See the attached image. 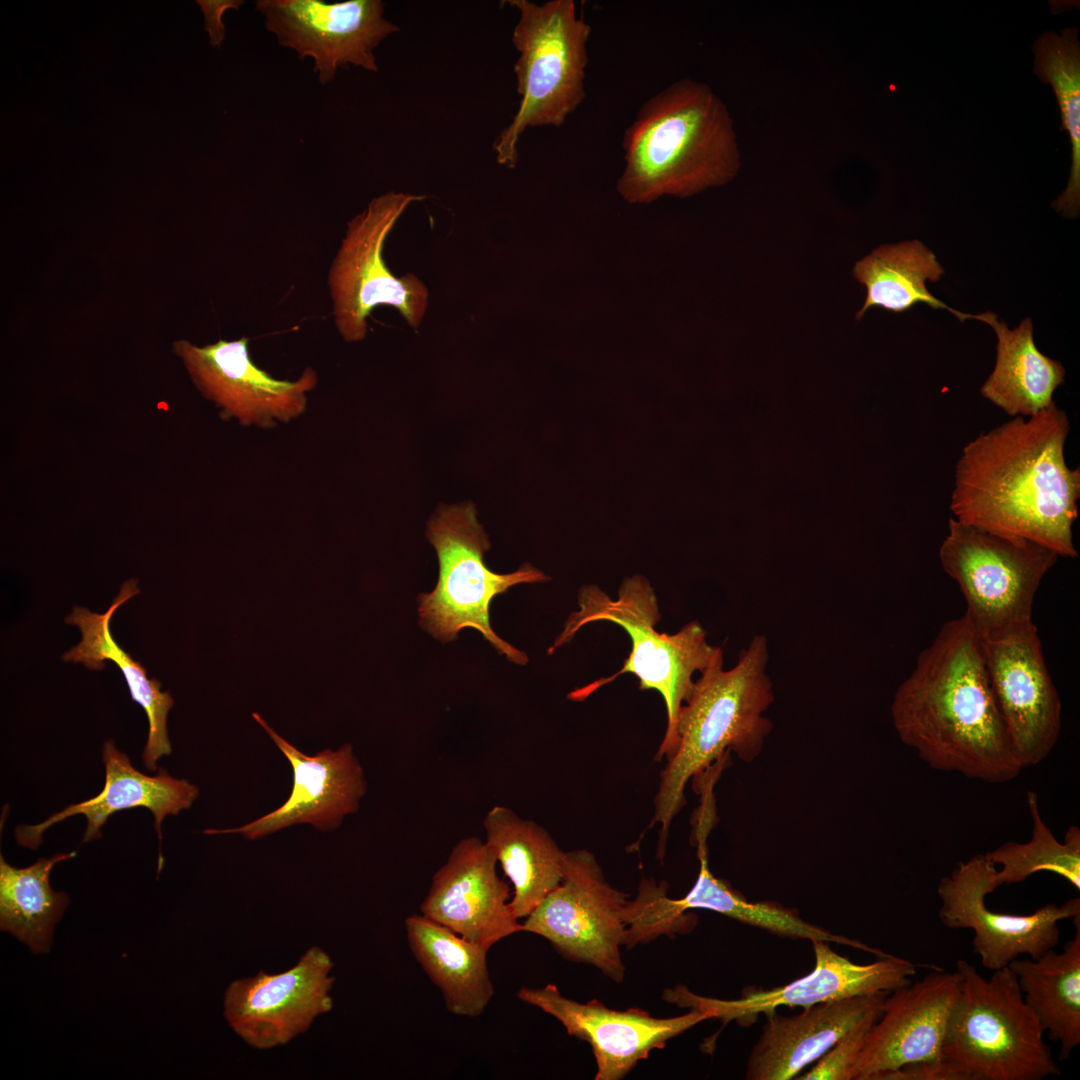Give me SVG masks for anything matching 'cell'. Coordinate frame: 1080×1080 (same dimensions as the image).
Returning a JSON list of instances; mask_svg holds the SVG:
<instances>
[{
    "label": "cell",
    "instance_id": "obj_34",
    "mask_svg": "<svg viewBox=\"0 0 1080 1080\" xmlns=\"http://www.w3.org/2000/svg\"><path fill=\"white\" fill-rule=\"evenodd\" d=\"M881 1004L870 1010L817 1063L797 1080H851V1071L867 1033L881 1015Z\"/></svg>",
    "mask_w": 1080,
    "mask_h": 1080
},
{
    "label": "cell",
    "instance_id": "obj_3",
    "mask_svg": "<svg viewBox=\"0 0 1080 1080\" xmlns=\"http://www.w3.org/2000/svg\"><path fill=\"white\" fill-rule=\"evenodd\" d=\"M617 191L632 204L690 197L731 181L740 168L733 121L705 83L678 80L647 99L622 139Z\"/></svg>",
    "mask_w": 1080,
    "mask_h": 1080
},
{
    "label": "cell",
    "instance_id": "obj_11",
    "mask_svg": "<svg viewBox=\"0 0 1080 1080\" xmlns=\"http://www.w3.org/2000/svg\"><path fill=\"white\" fill-rule=\"evenodd\" d=\"M628 901V894L605 879L591 852L572 850L566 852L562 882L526 917L522 929L548 940L566 959L593 965L621 982Z\"/></svg>",
    "mask_w": 1080,
    "mask_h": 1080
},
{
    "label": "cell",
    "instance_id": "obj_13",
    "mask_svg": "<svg viewBox=\"0 0 1080 1080\" xmlns=\"http://www.w3.org/2000/svg\"><path fill=\"white\" fill-rule=\"evenodd\" d=\"M995 870L985 854L975 855L959 862L937 885L939 920L951 929L973 930V952L992 971L1021 955L1037 959L1054 949L1060 937L1058 922L1080 916L1079 898L1049 903L1026 915L990 910L986 897L997 889Z\"/></svg>",
    "mask_w": 1080,
    "mask_h": 1080
},
{
    "label": "cell",
    "instance_id": "obj_2",
    "mask_svg": "<svg viewBox=\"0 0 1080 1080\" xmlns=\"http://www.w3.org/2000/svg\"><path fill=\"white\" fill-rule=\"evenodd\" d=\"M891 716L899 739L934 770L992 784L1023 770L991 690L981 635L965 612L920 652Z\"/></svg>",
    "mask_w": 1080,
    "mask_h": 1080
},
{
    "label": "cell",
    "instance_id": "obj_1",
    "mask_svg": "<svg viewBox=\"0 0 1080 1080\" xmlns=\"http://www.w3.org/2000/svg\"><path fill=\"white\" fill-rule=\"evenodd\" d=\"M1067 413L1055 402L975 437L962 449L950 510L956 520L1076 558L1080 470L1065 460Z\"/></svg>",
    "mask_w": 1080,
    "mask_h": 1080
},
{
    "label": "cell",
    "instance_id": "obj_35",
    "mask_svg": "<svg viewBox=\"0 0 1080 1080\" xmlns=\"http://www.w3.org/2000/svg\"><path fill=\"white\" fill-rule=\"evenodd\" d=\"M873 1080H965L963 1074L943 1057L906 1064L878 1074Z\"/></svg>",
    "mask_w": 1080,
    "mask_h": 1080
},
{
    "label": "cell",
    "instance_id": "obj_17",
    "mask_svg": "<svg viewBox=\"0 0 1080 1080\" xmlns=\"http://www.w3.org/2000/svg\"><path fill=\"white\" fill-rule=\"evenodd\" d=\"M248 338L218 340L203 347L186 340L173 343L193 382L202 394L245 425L271 427L287 422L306 407L307 392L317 374L307 368L295 381L279 380L257 367L248 351Z\"/></svg>",
    "mask_w": 1080,
    "mask_h": 1080
},
{
    "label": "cell",
    "instance_id": "obj_18",
    "mask_svg": "<svg viewBox=\"0 0 1080 1080\" xmlns=\"http://www.w3.org/2000/svg\"><path fill=\"white\" fill-rule=\"evenodd\" d=\"M517 998L556 1018L567 1033L587 1042L594 1054L596 1080L624 1078L640 1060L698 1023L709 1020L697 1010L669 1018L630 1008L613 1010L593 999L581 1003L565 997L554 984L523 987Z\"/></svg>",
    "mask_w": 1080,
    "mask_h": 1080
},
{
    "label": "cell",
    "instance_id": "obj_8",
    "mask_svg": "<svg viewBox=\"0 0 1080 1080\" xmlns=\"http://www.w3.org/2000/svg\"><path fill=\"white\" fill-rule=\"evenodd\" d=\"M427 537L438 556L439 577L434 590L418 598L423 628L442 642L455 640L463 628H474L508 660L525 665L528 656L491 628L490 603L512 586L549 577L529 563L508 574L490 571L483 560L488 536L472 503L442 506L428 524Z\"/></svg>",
    "mask_w": 1080,
    "mask_h": 1080
},
{
    "label": "cell",
    "instance_id": "obj_26",
    "mask_svg": "<svg viewBox=\"0 0 1080 1080\" xmlns=\"http://www.w3.org/2000/svg\"><path fill=\"white\" fill-rule=\"evenodd\" d=\"M404 925L414 958L441 991L449 1012L465 1017L483 1014L494 994L488 950L422 914L408 916Z\"/></svg>",
    "mask_w": 1080,
    "mask_h": 1080
},
{
    "label": "cell",
    "instance_id": "obj_22",
    "mask_svg": "<svg viewBox=\"0 0 1080 1080\" xmlns=\"http://www.w3.org/2000/svg\"><path fill=\"white\" fill-rule=\"evenodd\" d=\"M105 766V783L96 796L68 805L37 825H21L15 830L19 845L35 850L41 844L45 830L73 815L81 814L87 819L83 842L99 839L101 829L115 812L145 807L154 816V828L159 844L162 840L161 824L167 815H177L191 807L199 795L196 785L187 779H177L159 768L155 776H148L134 768L129 757L117 749L113 740L105 741L102 749Z\"/></svg>",
    "mask_w": 1080,
    "mask_h": 1080
},
{
    "label": "cell",
    "instance_id": "obj_4",
    "mask_svg": "<svg viewBox=\"0 0 1080 1080\" xmlns=\"http://www.w3.org/2000/svg\"><path fill=\"white\" fill-rule=\"evenodd\" d=\"M767 640L756 635L742 649L734 667L724 669L723 649L700 673L682 705L676 724V746L660 774L652 823L661 826L659 853L664 854L669 828L685 804L688 781L729 751L744 762L762 751L772 722L763 713L774 700L766 674Z\"/></svg>",
    "mask_w": 1080,
    "mask_h": 1080
},
{
    "label": "cell",
    "instance_id": "obj_30",
    "mask_svg": "<svg viewBox=\"0 0 1080 1080\" xmlns=\"http://www.w3.org/2000/svg\"><path fill=\"white\" fill-rule=\"evenodd\" d=\"M943 273L935 254L918 240L876 248L853 269L854 277L866 287L867 293L856 318L860 319L875 306L900 313L924 303L934 309L948 310L962 322L974 319L975 315L948 307L928 291L926 281L937 282Z\"/></svg>",
    "mask_w": 1080,
    "mask_h": 1080
},
{
    "label": "cell",
    "instance_id": "obj_6",
    "mask_svg": "<svg viewBox=\"0 0 1080 1080\" xmlns=\"http://www.w3.org/2000/svg\"><path fill=\"white\" fill-rule=\"evenodd\" d=\"M960 987L950 1012L942 1057L965 1080H1042L1061 1076L1044 1030L1026 1005L1009 967L989 979L964 959L956 962Z\"/></svg>",
    "mask_w": 1080,
    "mask_h": 1080
},
{
    "label": "cell",
    "instance_id": "obj_19",
    "mask_svg": "<svg viewBox=\"0 0 1080 1080\" xmlns=\"http://www.w3.org/2000/svg\"><path fill=\"white\" fill-rule=\"evenodd\" d=\"M252 716L291 764L292 790L280 807L266 815L239 827L206 829L205 834H240L256 840L297 824L332 831L345 816L359 810L367 784L351 744L309 756L275 732L261 715Z\"/></svg>",
    "mask_w": 1080,
    "mask_h": 1080
},
{
    "label": "cell",
    "instance_id": "obj_31",
    "mask_svg": "<svg viewBox=\"0 0 1080 1080\" xmlns=\"http://www.w3.org/2000/svg\"><path fill=\"white\" fill-rule=\"evenodd\" d=\"M76 851L39 858L16 868L0 858V927L24 942L34 953H48L55 924L69 904L64 892L49 881L54 865L73 858Z\"/></svg>",
    "mask_w": 1080,
    "mask_h": 1080
},
{
    "label": "cell",
    "instance_id": "obj_28",
    "mask_svg": "<svg viewBox=\"0 0 1080 1080\" xmlns=\"http://www.w3.org/2000/svg\"><path fill=\"white\" fill-rule=\"evenodd\" d=\"M1076 931L1062 952L1046 951L1037 959L1009 963L1024 1002L1048 1037L1058 1042V1058L1067 1060L1080 1044V916L1073 918Z\"/></svg>",
    "mask_w": 1080,
    "mask_h": 1080
},
{
    "label": "cell",
    "instance_id": "obj_29",
    "mask_svg": "<svg viewBox=\"0 0 1080 1080\" xmlns=\"http://www.w3.org/2000/svg\"><path fill=\"white\" fill-rule=\"evenodd\" d=\"M697 847L700 869L694 886L682 898H669V910L675 917H685L689 909H707L781 937L846 945L878 957L887 955L858 940L834 934L803 920L795 908L773 901L747 900L729 883L712 874L708 866L706 840L697 841Z\"/></svg>",
    "mask_w": 1080,
    "mask_h": 1080
},
{
    "label": "cell",
    "instance_id": "obj_25",
    "mask_svg": "<svg viewBox=\"0 0 1080 1080\" xmlns=\"http://www.w3.org/2000/svg\"><path fill=\"white\" fill-rule=\"evenodd\" d=\"M485 842L513 885L510 907L526 918L562 882L564 852L540 825L505 806L486 814Z\"/></svg>",
    "mask_w": 1080,
    "mask_h": 1080
},
{
    "label": "cell",
    "instance_id": "obj_33",
    "mask_svg": "<svg viewBox=\"0 0 1080 1080\" xmlns=\"http://www.w3.org/2000/svg\"><path fill=\"white\" fill-rule=\"evenodd\" d=\"M1027 805L1032 820L1029 841H1008L985 853L1000 869L995 870L993 881L996 888L1024 882L1031 875L1046 871L1054 873L1077 891L1080 890V830L1071 826L1060 842L1041 817L1038 796L1027 792Z\"/></svg>",
    "mask_w": 1080,
    "mask_h": 1080
},
{
    "label": "cell",
    "instance_id": "obj_27",
    "mask_svg": "<svg viewBox=\"0 0 1080 1080\" xmlns=\"http://www.w3.org/2000/svg\"><path fill=\"white\" fill-rule=\"evenodd\" d=\"M975 319L989 324L997 336L995 366L981 395L1012 418H1027L1050 406L1054 391L1064 382L1065 368L1038 350L1032 320L1025 318L1010 330L992 312Z\"/></svg>",
    "mask_w": 1080,
    "mask_h": 1080
},
{
    "label": "cell",
    "instance_id": "obj_36",
    "mask_svg": "<svg viewBox=\"0 0 1080 1080\" xmlns=\"http://www.w3.org/2000/svg\"><path fill=\"white\" fill-rule=\"evenodd\" d=\"M204 14V29L209 33L210 44L220 47L225 38V26L222 16L228 9H238L244 2L240 0H197Z\"/></svg>",
    "mask_w": 1080,
    "mask_h": 1080
},
{
    "label": "cell",
    "instance_id": "obj_16",
    "mask_svg": "<svg viewBox=\"0 0 1080 1080\" xmlns=\"http://www.w3.org/2000/svg\"><path fill=\"white\" fill-rule=\"evenodd\" d=\"M267 30L300 59L311 57L322 85L341 65L377 71L375 48L399 27L384 17L380 0H258Z\"/></svg>",
    "mask_w": 1080,
    "mask_h": 1080
},
{
    "label": "cell",
    "instance_id": "obj_21",
    "mask_svg": "<svg viewBox=\"0 0 1080 1080\" xmlns=\"http://www.w3.org/2000/svg\"><path fill=\"white\" fill-rule=\"evenodd\" d=\"M497 863L485 841L474 836L461 839L433 875L421 914L488 951L523 932Z\"/></svg>",
    "mask_w": 1080,
    "mask_h": 1080
},
{
    "label": "cell",
    "instance_id": "obj_5",
    "mask_svg": "<svg viewBox=\"0 0 1080 1080\" xmlns=\"http://www.w3.org/2000/svg\"><path fill=\"white\" fill-rule=\"evenodd\" d=\"M577 600L578 610L568 616L548 654L570 642L585 625L599 621L623 628L632 646L621 669L574 689L568 699L583 701L620 675L633 674L639 680L640 690H655L664 700L667 727L655 758L668 759L676 746L680 709L695 683L693 675L705 670L722 648L707 642V633L698 621L687 623L674 634L657 631L656 625L661 619L658 599L643 575L625 578L616 599L599 586L588 584L581 587Z\"/></svg>",
    "mask_w": 1080,
    "mask_h": 1080
},
{
    "label": "cell",
    "instance_id": "obj_14",
    "mask_svg": "<svg viewBox=\"0 0 1080 1080\" xmlns=\"http://www.w3.org/2000/svg\"><path fill=\"white\" fill-rule=\"evenodd\" d=\"M814 969L804 977L771 989L745 988L737 999H719L693 993L684 985L663 991V999L681 1008L697 1009L709 1019L735 1021L749 1026L759 1014L779 1007H810L879 992H891L911 982L916 965L888 954L869 964H857L831 949L828 942L814 941Z\"/></svg>",
    "mask_w": 1080,
    "mask_h": 1080
},
{
    "label": "cell",
    "instance_id": "obj_15",
    "mask_svg": "<svg viewBox=\"0 0 1080 1080\" xmlns=\"http://www.w3.org/2000/svg\"><path fill=\"white\" fill-rule=\"evenodd\" d=\"M334 967L327 952L307 949L291 968L276 974L259 971L229 984L224 1016L249 1046L267 1050L289 1043L333 1007Z\"/></svg>",
    "mask_w": 1080,
    "mask_h": 1080
},
{
    "label": "cell",
    "instance_id": "obj_20",
    "mask_svg": "<svg viewBox=\"0 0 1080 1080\" xmlns=\"http://www.w3.org/2000/svg\"><path fill=\"white\" fill-rule=\"evenodd\" d=\"M960 987L955 970H933L889 992L866 1035L851 1080H873L906 1064L942 1058L951 1009Z\"/></svg>",
    "mask_w": 1080,
    "mask_h": 1080
},
{
    "label": "cell",
    "instance_id": "obj_10",
    "mask_svg": "<svg viewBox=\"0 0 1080 1080\" xmlns=\"http://www.w3.org/2000/svg\"><path fill=\"white\" fill-rule=\"evenodd\" d=\"M424 198L388 192L373 198L347 223L328 275L334 323L345 341L364 339L367 318L378 305L396 308L408 325L419 327L428 306V290L411 273L393 275L383 259V248L405 209Z\"/></svg>",
    "mask_w": 1080,
    "mask_h": 1080
},
{
    "label": "cell",
    "instance_id": "obj_23",
    "mask_svg": "<svg viewBox=\"0 0 1080 1080\" xmlns=\"http://www.w3.org/2000/svg\"><path fill=\"white\" fill-rule=\"evenodd\" d=\"M889 992L821 1002L793 1016L776 1012L766 1022L746 1064L748 1080L795 1079L817 1061Z\"/></svg>",
    "mask_w": 1080,
    "mask_h": 1080
},
{
    "label": "cell",
    "instance_id": "obj_24",
    "mask_svg": "<svg viewBox=\"0 0 1080 1080\" xmlns=\"http://www.w3.org/2000/svg\"><path fill=\"white\" fill-rule=\"evenodd\" d=\"M137 583L136 579L125 581L119 594L103 614L91 612L83 607L73 608L72 613L65 618V622L76 625L82 639L64 653L62 659L81 663L91 670H103L105 660L113 661L119 667L132 700L138 703L147 715L149 731L142 760L146 769L155 771L158 759L172 752L167 731V716L173 707L174 700L167 691L161 690V683L157 679L148 678L142 664L123 650L110 632V620L113 614L122 604L140 593Z\"/></svg>",
    "mask_w": 1080,
    "mask_h": 1080
},
{
    "label": "cell",
    "instance_id": "obj_32",
    "mask_svg": "<svg viewBox=\"0 0 1080 1080\" xmlns=\"http://www.w3.org/2000/svg\"><path fill=\"white\" fill-rule=\"evenodd\" d=\"M1033 72L1056 96L1061 128L1071 142V168L1066 189L1052 207L1067 218L1080 210V43L1076 27L1042 33L1032 46Z\"/></svg>",
    "mask_w": 1080,
    "mask_h": 1080
},
{
    "label": "cell",
    "instance_id": "obj_12",
    "mask_svg": "<svg viewBox=\"0 0 1080 1080\" xmlns=\"http://www.w3.org/2000/svg\"><path fill=\"white\" fill-rule=\"evenodd\" d=\"M991 690L1012 751L1024 769L1054 749L1062 704L1032 620L980 634Z\"/></svg>",
    "mask_w": 1080,
    "mask_h": 1080
},
{
    "label": "cell",
    "instance_id": "obj_9",
    "mask_svg": "<svg viewBox=\"0 0 1080 1080\" xmlns=\"http://www.w3.org/2000/svg\"><path fill=\"white\" fill-rule=\"evenodd\" d=\"M939 561L980 634L1032 620L1038 588L1059 556L1037 543L951 518Z\"/></svg>",
    "mask_w": 1080,
    "mask_h": 1080
},
{
    "label": "cell",
    "instance_id": "obj_7",
    "mask_svg": "<svg viewBox=\"0 0 1080 1080\" xmlns=\"http://www.w3.org/2000/svg\"><path fill=\"white\" fill-rule=\"evenodd\" d=\"M508 3L518 12L511 39L518 52L514 72L520 102L493 149L500 165L514 168L526 129L560 127L585 100L591 26L573 0Z\"/></svg>",
    "mask_w": 1080,
    "mask_h": 1080
}]
</instances>
